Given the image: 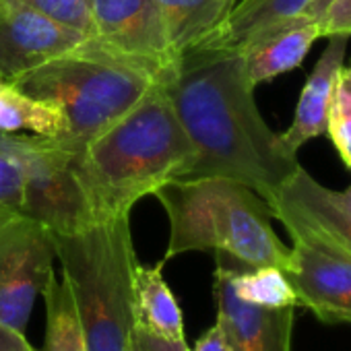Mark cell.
Masks as SVG:
<instances>
[{"label":"cell","mask_w":351,"mask_h":351,"mask_svg":"<svg viewBox=\"0 0 351 351\" xmlns=\"http://www.w3.org/2000/svg\"><path fill=\"white\" fill-rule=\"evenodd\" d=\"M308 0H238L209 48H238L261 29L300 15Z\"/></svg>","instance_id":"cell-19"},{"label":"cell","mask_w":351,"mask_h":351,"mask_svg":"<svg viewBox=\"0 0 351 351\" xmlns=\"http://www.w3.org/2000/svg\"><path fill=\"white\" fill-rule=\"evenodd\" d=\"M62 132L64 118L54 106L32 97L0 75V134L58 138Z\"/></svg>","instance_id":"cell-17"},{"label":"cell","mask_w":351,"mask_h":351,"mask_svg":"<svg viewBox=\"0 0 351 351\" xmlns=\"http://www.w3.org/2000/svg\"><path fill=\"white\" fill-rule=\"evenodd\" d=\"M95 40L163 83L178 64L157 0H91Z\"/></svg>","instance_id":"cell-9"},{"label":"cell","mask_w":351,"mask_h":351,"mask_svg":"<svg viewBox=\"0 0 351 351\" xmlns=\"http://www.w3.org/2000/svg\"><path fill=\"white\" fill-rule=\"evenodd\" d=\"M191 351H234V347L226 326L219 320H215V324L197 339Z\"/></svg>","instance_id":"cell-25"},{"label":"cell","mask_w":351,"mask_h":351,"mask_svg":"<svg viewBox=\"0 0 351 351\" xmlns=\"http://www.w3.org/2000/svg\"><path fill=\"white\" fill-rule=\"evenodd\" d=\"M326 134L337 147L343 163L351 169V64L341 66L337 75Z\"/></svg>","instance_id":"cell-21"},{"label":"cell","mask_w":351,"mask_h":351,"mask_svg":"<svg viewBox=\"0 0 351 351\" xmlns=\"http://www.w3.org/2000/svg\"><path fill=\"white\" fill-rule=\"evenodd\" d=\"M347 42H349L347 36H330L324 52L320 54L310 77L306 79L295 106L293 122L281 134L285 147L291 153H298L302 145L326 132L328 112L335 95V83L343 66Z\"/></svg>","instance_id":"cell-14"},{"label":"cell","mask_w":351,"mask_h":351,"mask_svg":"<svg viewBox=\"0 0 351 351\" xmlns=\"http://www.w3.org/2000/svg\"><path fill=\"white\" fill-rule=\"evenodd\" d=\"M130 351H136V347H134V343H132V347H130Z\"/></svg>","instance_id":"cell-29"},{"label":"cell","mask_w":351,"mask_h":351,"mask_svg":"<svg viewBox=\"0 0 351 351\" xmlns=\"http://www.w3.org/2000/svg\"><path fill=\"white\" fill-rule=\"evenodd\" d=\"M176 58L209 48L238 0H157Z\"/></svg>","instance_id":"cell-15"},{"label":"cell","mask_w":351,"mask_h":351,"mask_svg":"<svg viewBox=\"0 0 351 351\" xmlns=\"http://www.w3.org/2000/svg\"><path fill=\"white\" fill-rule=\"evenodd\" d=\"M9 81L62 114L64 132L54 141L71 155L118 122L157 83L147 69L95 38Z\"/></svg>","instance_id":"cell-4"},{"label":"cell","mask_w":351,"mask_h":351,"mask_svg":"<svg viewBox=\"0 0 351 351\" xmlns=\"http://www.w3.org/2000/svg\"><path fill=\"white\" fill-rule=\"evenodd\" d=\"M42 295L46 300L44 351H89L66 281L54 275Z\"/></svg>","instance_id":"cell-20"},{"label":"cell","mask_w":351,"mask_h":351,"mask_svg":"<svg viewBox=\"0 0 351 351\" xmlns=\"http://www.w3.org/2000/svg\"><path fill=\"white\" fill-rule=\"evenodd\" d=\"M23 165L7 149V134H0V211L21 209Z\"/></svg>","instance_id":"cell-23"},{"label":"cell","mask_w":351,"mask_h":351,"mask_svg":"<svg viewBox=\"0 0 351 351\" xmlns=\"http://www.w3.org/2000/svg\"><path fill=\"white\" fill-rule=\"evenodd\" d=\"M163 261L153 267L136 265L132 302L134 328L167 341H186L182 310L163 279Z\"/></svg>","instance_id":"cell-16"},{"label":"cell","mask_w":351,"mask_h":351,"mask_svg":"<svg viewBox=\"0 0 351 351\" xmlns=\"http://www.w3.org/2000/svg\"><path fill=\"white\" fill-rule=\"evenodd\" d=\"M89 351H130L134 335L132 285L138 265L128 215L52 234Z\"/></svg>","instance_id":"cell-5"},{"label":"cell","mask_w":351,"mask_h":351,"mask_svg":"<svg viewBox=\"0 0 351 351\" xmlns=\"http://www.w3.org/2000/svg\"><path fill=\"white\" fill-rule=\"evenodd\" d=\"M52 232L17 209L0 211V324L25 332L32 308L54 277Z\"/></svg>","instance_id":"cell-7"},{"label":"cell","mask_w":351,"mask_h":351,"mask_svg":"<svg viewBox=\"0 0 351 351\" xmlns=\"http://www.w3.org/2000/svg\"><path fill=\"white\" fill-rule=\"evenodd\" d=\"M7 149L23 165L21 213L52 234H71L95 221L73 155L54 138L7 136Z\"/></svg>","instance_id":"cell-6"},{"label":"cell","mask_w":351,"mask_h":351,"mask_svg":"<svg viewBox=\"0 0 351 351\" xmlns=\"http://www.w3.org/2000/svg\"><path fill=\"white\" fill-rule=\"evenodd\" d=\"M217 320L226 326L234 351H291L293 310H267L242 302L230 281L228 269H215Z\"/></svg>","instance_id":"cell-12"},{"label":"cell","mask_w":351,"mask_h":351,"mask_svg":"<svg viewBox=\"0 0 351 351\" xmlns=\"http://www.w3.org/2000/svg\"><path fill=\"white\" fill-rule=\"evenodd\" d=\"M153 195L169 219L163 263L186 252L213 250L248 267L285 271L289 248L271 226V207L252 189L230 178H173Z\"/></svg>","instance_id":"cell-3"},{"label":"cell","mask_w":351,"mask_h":351,"mask_svg":"<svg viewBox=\"0 0 351 351\" xmlns=\"http://www.w3.org/2000/svg\"><path fill=\"white\" fill-rule=\"evenodd\" d=\"M287 234L291 248L285 275L298 306L328 324H351V254L306 230Z\"/></svg>","instance_id":"cell-8"},{"label":"cell","mask_w":351,"mask_h":351,"mask_svg":"<svg viewBox=\"0 0 351 351\" xmlns=\"http://www.w3.org/2000/svg\"><path fill=\"white\" fill-rule=\"evenodd\" d=\"M0 351H36V349L25 339V332L0 324Z\"/></svg>","instance_id":"cell-27"},{"label":"cell","mask_w":351,"mask_h":351,"mask_svg":"<svg viewBox=\"0 0 351 351\" xmlns=\"http://www.w3.org/2000/svg\"><path fill=\"white\" fill-rule=\"evenodd\" d=\"M322 38L347 36L351 38V0H332L320 17Z\"/></svg>","instance_id":"cell-24"},{"label":"cell","mask_w":351,"mask_h":351,"mask_svg":"<svg viewBox=\"0 0 351 351\" xmlns=\"http://www.w3.org/2000/svg\"><path fill=\"white\" fill-rule=\"evenodd\" d=\"M318 38H322L320 19L304 13L281 19L254 34L238 46L250 83L256 87L283 73L295 71Z\"/></svg>","instance_id":"cell-13"},{"label":"cell","mask_w":351,"mask_h":351,"mask_svg":"<svg viewBox=\"0 0 351 351\" xmlns=\"http://www.w3.org/2000/svg\"><path fill=\"white\" fill-rule=\"evenodd\" d=\"M19 3L36 9L38 13L73 27L87 38L95 36L93 17H91V0H19Z\"/></svg>","instance_id":"cell-22"},{"label":"cell","mask_w":351,"mask_h":351,"mask_svg":"<svg viewBox=\"0 0 351 351\" xmlns=\"http://www.w3.org/2000/svg\"><path fill=\"white\" fill-rule=\"evenodd\" d=\"M217 263H221L228 273L236 295L252 306L279 310V308H295L298 298L295 291L279 267H248L232 256L217 254Z\"/></svg>","instance_id":"cell-18"},{"label":"cell","mask_w":351,"mask_h":351,"mask_svg":"<svg viewBox=\"0 0 351 351\" xmlns=\"http://www.w3.org/2000/svg\"><path fill=\"white\" fill-rule=\"evenodd\" d=\"M267 205L285 230H306L351 254V186L326 189L300 165Z\"/></svg>","instance_id":"cell-10"},{"label":"cell","mask_w":351,"mask_h":351,"mask_svg":"<svg viewBox=\"0 0 351 351\" xmlns=\"http://www.w3.org/2000/svg\"><path fill=\"white\" fill-rule=\"evenodd\" d=\"M332 3V0H308V5L304 7V15H308V17H314V19H320L322 17V13H324V9L328 7Z\"/></svg>","instance_id":"cell-28"},{"label":"cell","mask_w":351,"mask_h":351,"mask_svg":"<svg viewBox=\"0 0 351 351\" xmlns=\"http://www.w3.org/2000/svg\"><path fill=\"white\" fill-rule=\"evenodd\" d=\"M87 40L19 0H0V75L15 79Z\"/></svg>","instance_id":"cell-11"},{"label":"cell","mask_w":351,"mask_h":351,"mask_svg":"<svg viewBox=\"0 0 351 351\" xmlns=\"http://www.w3.org/2000/svg\"><path fill=\"white\" fill-rule=\"evenodd\" d=\"M161 85L197 153L184 178H230L269 203L300 167L263 120L238 48L193 50Z\"/></svg>","instance_id":"cell-1"},{"label":"cell","mask_w":351,"mask_h":351,"mask_svg":"<svg viewBox=\"0 0 351 351\" xmlns=\"http://www.w3.org/2000/svg\"><path fill=\"white\" fill-rule=\"evenodd\" d=\"M195 159L193 141L161 83L73 155L95 221L130 215L136 201L167 180L184 178Z\"/></svg>","instance_id":"cell-2"},{"label":"cell","mask_w":351,"mask_h":351,"mask_svg":"<svg viewBox=\"0 0 351 351\" xmlns=\"http://www.w3.org/2000/svg\"><path fill=\"white\" fill-rule=\"evenodd\" d=\"M132 343L136 351H191L186 341H167V339H159L136 328L132 335Z\"/></svg>","instance_id":"cell-26"}]
</instances>
